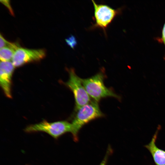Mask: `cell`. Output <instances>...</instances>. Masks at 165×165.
Wrapping results in <instances>:
<instances>
[{"label": "cell", "mask_w": 165, "mask_h": 165, "mask_svg": "<svg viewBox=\"0 0 165 165\" xmlns=\"http://www.w3.org/2000/svg\"><path fill=\"white\" fill-rule=\"evenodd\" d=\"M65 41L67 44L72 49H74L77 44L75 37L72 35L66 38Z\"/></svg>", "instance_id": "30bf717a"}, {"label": "cell", "mask_w": 165, "mask_h": 165, "mask_svg": "<svg viewBox=\"0 0 165 165\" xmlns=\"http://www.w3.org/2000/svg\"><path fill=\"white\" fill-rule=\"evenodd\" d=\"M92 1L94 9V18L95 23L91 28H100L105 33L107 27L119 14L121 10L114 9L107 5L97 4L93 0Z\"/></svg>", "instance_id": "5b68a950"}, {"label": "cell", "mask_w": 165, "mask_h": 165, "mask_svg": "<svg viewBox=\"0 0 165 165\" xmlns=\"http://www.w3.org/2000/svg\"><path fill=\"white\" fill-rule=\"evenodd\" d=\"M44 49H28L20 47L15 51L12 59L15 67H20L26 64L39 61L46 56Z\"/></svg>", "instance_id": "8992f818"}, {"label": "cell", "mask_w": 165, "mask_h": 165, "mask_svg": "<svg viewBox=\"0 0 165 165\" xmlns=\"http://www.w3.org/2000/svg\"><path fill=\"white\" fill-rule=\"evenodd\" d=\"M15 66L12 62L0 61V84L5 95L12 98L11 92L12 79Z\"/></svg>", "instance_id": "52a82bcc"}, {"label": "cell", "mask_w": 165, "mask_h": 165, "mask_svg": "<svg viewBox=\"0 0 165 165\" xmlns=\"http://www.w3.org/2000/svg\"><path fill=\"white\" fill-rule=\"evenodd\" d=\"M112 152V149L110 147H108L105 156L99 165H106L108 158V156L110 154H111Z\"/></svg>", "instance_id": "7c38bea8"}, {"label": "cell", "mask_w": 165, "mask_h": 165, "mask_svg": "<svg viewBox=\"0 0 165 165\" xmlns=\"http://www.w3.org/2000/svg\"><path fill=\"white\" fill-rule=\"evenodd\" d=\"M161 40L165 46V23L162 29ZM164 59H165V56Z\"/></svg>", "instance_id": "5bb4252c"}, {"label": "cell", "mask_w": 165, "mask_h": 165, "mask_svg": "<svg viewBox=\"0 0 165 165\" xmlns=\"http://www.w3.org/2000/svg\"><path fill=\"white\" fill-rule=\"evenodd\" d=\"M14 42H9L7 41L1 34L0 35V49L7 46H10L13 45Z\"/></svg>", "instance_id": "8fae6325"}, {"label": "cell", "mask_w": 165, "mask_h": 165, "mask_svg": "<svg viewBox=\"0 0 165 165\" xmlns=\"http://www.w3.org/2000/svg\"><path fill=\"white\" fill-rule=\"evenodd\" d=\"M160 127V125L158 126L151 141L148 144L145 145V147L151 154L156 165H165V151L159 148L156 144Z\"/></svg>", "instance_id": "ba28073f"}, {"label": "cell", "mask_w": 165, "mask_h": 165, "mask_svg": "<svg viewBox=\"0 0 165 165\" xmlns=\"http://www.w3.org/2000/svg\"><path fill=\"white\" fill-rule=\"evenodd\" d=\"M105 75L103 71L81 81L86 92L93 100L98 102L101 99L112 97L120 100L121 98L104 84Z\"/></svg>", "instance_id": "7a4b0ae2"}, {"label": "cell", "mask_w": 165, "mask_h": 165, "mask_svg": "<svg viewBox=\"0 0 165 165\" xmlns=\"http://www.w3.org/2000/svg\"><path fill=\"white\" fill-rule=\"evenodd\" d=\"M20 47L18 44L15 42L13 46L3 47L0 50V59L1 61H9L12 60L16 50Z\"/></svg>", "instance_id": "9c48e42d"}, {"label": "cell", "mask_w": 165, "mask_h": 165, "mask_svg": "<svg viewBox=\"0 0 165 165\" xmlns=\"http://www.w3.org/2000/svg\"><path fill=\"white\" fill-rule=\"evenodd\" d=\"M27 133L45 132L54 138H57L64 134L72 132V125L66 121L49 122L46 120L29 125L25 129Z\"/></svg>", "instance_id": "3957f363"}, {"label": "cell", "mask_w": 165, "mask_h": 165, "mask_svg": "<svg viewBox=\"0 0 165 165\" xmlns=\"http://www.w3.org/2000/svg\"><path fill=\"white\" fill-rule=\"evenodd\" d=\"M69 78L66 85L72 92L75 102V111L91 101L90 97L83 86L81 80L74 69L68 70Z\"/></svg>", "instance_id": "277c9868"}, {"label": "cell", "mask_w": 165, "mask_h": 165, "mask_svg": "<svg viewBox=\"0 0 165 165\" xmlns=\"http://www.w3.org/2000/svg\"><path fill=\"white\" fill-rule=\"evenodd\" d=\"M75 115L71 123L73 139L78 141V134L80 129L85 124L95 119L103 117L104 114L101 110L98 102L91 101L76 111Z\"/></svg>", "instance_id": "6da1fadb"}, {"label": "cell", "mask_w": 165, "mask_h": 165, "mask_svg": "<svg viewBox=\"0 0 165 165\" xmlns=\"http://www.w3.org/2000/svg\"><path fill=\"white\" fill-rule=\"evenodd\" d=\"M9 0H1L0 2L3 3L4 5L6 6L8 8L10 13L12 15H14L13 12V9L10 5V3Z\"/></svg>", "instance_id": "4fadbf2b"}]
</instances>
